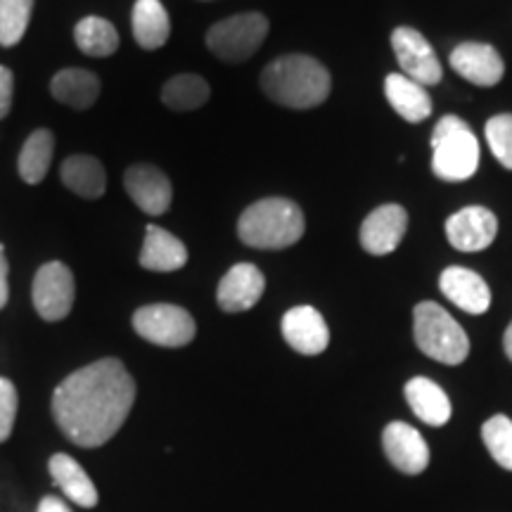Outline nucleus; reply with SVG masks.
Wrapping results in <instances>:
<instances>
[{
    "instance_id": "1",
    "label": "nucleus",
    "mask_w": 512,
    "mask_h": 512,
    "mask_svg": "<svg viewBox=\"0 0 512 512\" xmlns=\"http://www.w3.org/2000/svg\"><path fill=\"white\" fill-rule=\"evenodd\" d=\"M136 403V382L119 358H100L76 370L53 392V418L81 448L107 444Z\"/></svg>"
},
{
    "instance_id": "2",
    "label": "nucleus",
    "mask_w": 512,
    "mask_h": 512,
    "mask_svg": "<svg viewBox=\"0 0 512 512\" xmlns=\"http://www.w3.org/2000/svg\"><path fill=\"white\" fill-rule=\"evenodd\" d=\"M261 88L278 105L290 110H311L328 100L332 79L316 57L285 55L264 69Z\"/></svg>"
},
{
    "instance_id": "3",
    "label": "nucleus",
    "mask_w": 512,
    "mask_h": 512,
    "mask_svg": "<svg viewBox=\"0 0 512 512\" xmlns=\"http://www.w3.org/2000/svg\"><path fill=\"white\" fill-rule=\"evenodd\" d=\"M306 230L304 211L285 197H266L242 211L238 235L247 247L285 249L297 245Z\"/></svg>"
},
{
    "instance_id": "4",
    "label": "nucleus",
    "mask_w": 512,
    "mask_h": 512,
    "mask_svg": "<svg viewBox=\"0 0 512 512\" xmlns=\"http://www.w3.org/2000/svg\"><path fill=\"white\" fill-rule=\"evenodd\" d=\"M479 169V140L456 114H446L432 131V171L446 183H463Z\"/></svg>"
},
{
    "instance_id": "5",
    "label": "nucleus",
    "mask_w": 512,
    "mask_h": 512,
    "mask_svg": "<svg viewBox=\"0 0 512 512\" xmlns=\"http://www.w3.org/2000/svg\"><path fill=\"white\" fill-rule=\"evenodd\" d=\"M413 332L415 344L425 356L444 366H460L470 354V339L465 330L448 316L446 309H441L434 302H422L413 311Z\"/></svg>"
},
{
    "instance_id": "6",
    "label": "nucleus",
    "mask_w": 512,
    "mask_h": 512,
    "mask_svg": "<svg viewBox=\"0 0 512 512\" xmlns=\"http://www.w3.org/2000/svg\"><path fill=\"white\" fill-rule=\"evenodd\" d=\"M268 36V19L261 12H242L207 31V48L223 62H245Z\"/></svg>"
},
{
    "instance_id": "7",
    "label": "nucleus",
    "mask_w": 512,
    "mask_h": 512,
    "mask_svg": "<svg viewBox=\"0 0 512 512\" xmlns=\"http://www.w3.org/2000/svg\"><path fill=\"white\" fill-rule=\"evenodd\" d=\"M133 328L145 342L178 349L195 339L197 325L188 311L176 304H150L133 313Z\"/></svg>"
},
{
    "instance_id": "8",
    "label": "nucleus",
    "mask_w": 512,
    "mask_h": 512,
    "mask_svg": "<svg viewBox=\"0 0 512 512\" xmlns=\"http://www.w3.org/2000/svg\"><path fill=\"white\" fill-rule=\"evenodd\" d=\"M76 283L74 273L69 271L62 261H48L36 271L34 287H31V299L38 316L48 323L64 320L74 309Z\"/></svg>"
},
{
    "instance_id": "9",
    "label": "nucleus",
    "mask_w": 512,
    "mask_h": 512,
    "mask_svg": "<svg viewBox=\"0 0 512 512\" xmlns=\"http://www.w3.org/2000/svg\"><path fill=\"white\" fill-rule=\"evenodd\" d=\"M392 48L396 60H399L403 74L408 79L418 81L420 86H437L444 76L441 62L434 48L418 29L399 27L392 31Z\"/></svg>"
},
{
    "instance_id": "10",
    "label": "nucleus",
    "mask_w": 512,
    "mask_h": 512,
    "mask_svg": "<svg viewBox=\"0 0 512 512\" xmlns=\"http://www.w3.org/2000/svg\"><path fill=\"white\" fill-rule=\"evenodd\" d=\"M498 219L486 207H465L448 216L446 238L458 252H482L496 240Z\"/></svg>"
},
{
    "instance_id": "11",
    "label": "nucleus",
    "mask_w": 512,
    "mask_h": 512,
    "mask_svg": "<svg viewBox=\"0 0 512 512\" xmlns=\"http://www.w3.org/2000/svg\"><path fill=\"white\" fill-rule=\"evenodd\" d=\"M124 188L136 207L147 216H162L171 207V181L152 164H136L124 174Z\"/></svg>"
},
{
    "instance_id": "12",
    "label": "nucleus",
    "mask_w": 512,
    "mask_h": 512,
    "mask_svg": "<svg viewBox=\"0 0 512 512\" xmlns=\"http://www.w3.org/2000/svg\"><path fill=\"white\" fill-rule=\"evenodd\" d=\"M382 446L389 463L406 475H420L430 465V446L422 434L406 422H389L382 432Z\"/></svg>"
},
{
    "instance_id": "13",
    "label": "nucleus",
    "mask_w": 512,
    "mask_h": 512,
    "mask_svg": "<svg viewBox=\"0 0 512 512\" xmlns=\"http://www.w3.org/2000/svg\"><path fill=\"white\" fill-rule=\"evenodd\" d=\"M283 337L302 356H318L328 349L330 330L313 306H294L283 316Z\"/></svg>"
},
{
    "instance_id": "14",
    "label": "nucleus",
    "mask_w": 512,
    "mask_h": 512,
    "mask_svg": "<svg viewBox=\"0 0 512 512\" xmlns=\"http://www.w3.org/2000/svg\"><path fill=\"white\" fill-rule=\"evenodd\" d=\"M408 228V214L399 204H382L361 226V245L368 254H392L401 245Z\"/></svg>"
},
{
    "instance_id": "15",
    "label": "nucleus",
    "mask_w": 512,
    "mask_h": 512,
    "mask_svg": "<svg viewBox=\"0 0 512 512\" xmlns=\"http://www.w3.org/2000/svg\"><path fill=\"white\" fill-rule=\"evenodd\" d=\"M448 60L463 79L482 88L496 86L505 74L503 57L489 43H460L451 50Z\"/></svg>"
},
{
    "instance_id": "16",
    "label": "nucleus",
    "mask_w": 512,
    "mask_h": 512,
    "mask_svg": "<svg viewBox=\"0 0 512 512\" xmlns=\"http://www.w3.org/2000/svg\"><path fill=\"white\" fill-rule=\"evenodd\" d=\"M266 278L254 264H235L223 275L216 302L226 313H242L259 304L264 297Z\"/></svg>"
},
{
    "instance_id": "17",
    "label": "nucleus",
    "mask_w": 512,
    "mask_h": 512,
    "mask_svg": "<svg viewBox=\"0 0 512 512\" xmlns=\"http://www.w3.org/2000/svg\"><path fill=\"white\" fill-rule=\"evenodd\" d=\"M439 287L448 302H453L465 313L479 316V313L489 311L491 306L489 285L484 283L482 275L470 271V268H463V266L446 268L439 278Z\"/></svg>"
},
{
    "instance_id": "18",
    "label": "nucleus",
    "mask_w": 512,
    "mask_h": 512,
    "mask_svg": "<svg viewBox=\"0 0 512 512\" xmlns=\"http://www.w3.org/2000/svg\"><path fill=\"white\" fill-rule=\"evenodd\" d=\"M188 264V249L176 235L159 226H147L140 249V266L155 273H174Z\"/></svg>"
},
{
    "instance_id": "19",
    "label": "nucleus",
    "mask_w": 512,
    "mask_h": 512,
    "mask_svg": "<svg viewBox=\"0 0 512 512\" xmlns=\"http://www.w3.org/2000/svg\"><path fill=\"white\" fill-rule=\"evenodd\" d=\"M384 95L392 110L408 124H420L432 114V98L418 81L406 74H389L384 79Z\"/></svg>"
},
{
    "instance_id": "20",
    "label": "nucleus",
    "mask_w": 512,
    "mask_h": 512,
    "mask_svg": "<svg viewBox=\"0 0 512 512\" xmlns=\"http://www.w3.org/2000/svg\"><path fill=\"white\" fill-rule=\"evenodd\" d=\"M50 477L60 486L62 494L79 508H95L98 505V489L88 472L67 453H55L48 463Z\"/></svg>"
},
{
    "instance_id": "21",
    "label": "nucleus",
    "mask_w": 512,
    "mask_h": 512,
    "mask_svg": "<svg viewBox=\"0 0 512 512\" xmlns=\"http://www.w3.org/2000/svg\"><path fill=\"white\" fill-rule=\"evenodd\" d=\"M50 93L57 102L72 110H88L100 98V79L81 67L62 69L50 81Z\"/></svg>"
},
{
    "instance_id": "22",
    "label": "nucleus",
    "mask_w": 512,
    "mask_h": 512,
    "mask_svg": "<svg viewBox=\"0 0 512 512\" xmlns=\"http://www.w3.org/2000/svg\"><path fill=\"white\" fill-rule=\"evenodd\" d=\"M403 392H406V401L411 411L425 425L441 427L451 420V399H448L437 382L427 380V377H413V380H408Z\"/></svg>"
},
{
    "instance_id": "23",
    "label": "nucleus",
    "mask_w": 512,
    "mask_h": 512,
    "mask_svg": "<svg viewBox=\"0 0 512 512\" xmlns=\"http://www.w3.org/2000/svg\"><path fill=\"white\" fill-rule=\"evenodd\" d=\"M133 36L143 50H159L171 36L169 12L162 0H136L133 5Z\"/></svg>"
},
{
    "instance_id": "24",
    "label": "nucleus",
    "mask_w": 512,
    "mask_h": 512,
    "mask_svg": "<svg viewBox=\"0 0 512 512\" xmlns=\"http://www.w3.org/2000/svg\"><path fill=\"white\" fill-rule=\"evenodd\" d=\"M62 183L67 185L74 195L83 197V200H98L107 188V174L105 166L100 159L91 155H74L64 159L60 169Z\"/></svg>"
},
{
    "instance_id": "25",
    "label": "nucleus",
    "mask_w": 512,
    "mask_h": 512,
    "mask_svg": "<svg viewBox=\"0 0 512 512\" xmlns=\"http://www.w3.org/2000/svg\"><path fill=\"white\" fill-rule=\"evenodd\" d=\"M55 152V136L48 131V128H38V131L31 133L27 143L22 147V155H19V176H22L24 183L38 185L46 178L50 162H53Z\"/></svg>"
},
{
    "instance_id": "26",
    "label": "nucleus",
    "mask_w": 512,
    "mask_h": 512,
    "mask_svg": "<svg viewBox=\"0 0 512 512\" xmlns=\"http://www.w3.org/2000/svg\"><path fill=\"white\" fill-rule=\"evenodd\" d=\"M74 41L88 57H110L119 50L117 29L105 17H83L74 27Z\"/></svg>"
},
{
    "instance_id": "27",
    "label": "nucleus",
    "mask_w": 512,
    "mask_h": 512,
    "mask_svg": "<svg viewBox=\"0 0 512 512\" xmlns=\"http://www.w3.org/2000/svg\"><path fill=\"white\" fill-rule=\"evenodd\" d=\"M211 98L209 83L197 74H178L169 79L162 88V102L174 112L200 110Z\"/></svg>"
},
{
    "instance_id": "28",
    "label": "nucleus",
    "mask_w": 512,
    "mask_h": 512,
    "mask_svg": "<svg viewBox=\"0 0 512 512\" xmlns=\"http://www.w3.org/2000/svg\"><path fill=\"white\" fill-rule=\"evenodd\" d=\"M34 0H0V46L12 48L27 34Z\"/></svg>"
},
{
    "instance_id": "29",
    "label": "nucleus",
    "mask_w": 512,
    "mask_h": 512,
    "mask_svg": "<svg viewBox=\"0 0 512 512\" xmlns=\"http://www.w3.org/2000/svg\"><path fill=\"white\" fill-rule=\"evenodd\" d=\"M482 439L489 456L496 460L503 470L512 472V420L505 415H494L484 422Z\"/></svg>"
},
{
    "instance_id": "30",
    "label": "nucleus",
    "mask_w": 512,
    "mask_h": 512,
    "mask_svg": "<svg viewBox=\"0 0 512 512\" xmlns=\"http://www.w3.org/2000/svg\"><path fill=\"white\" fill-rule=\"evenodd\" d=\"M486 143L501 166L512 171V114H496L486 121Z\"/></svg>"
},
{
    "instance_id": "31",
    "label": "nucleus",
    "mask_w": 512,
    "mask_h": 512,
    "mask_svg": "<svg viewBox=\"0 0 512 512\" xmlns=\"http://www.w3.org/2000/svg\"><path fill=\"white\" fill-rule=\"evenodd\" d=\"M17 389L8 377H0V444L10 439L17 418Z\"/></svg>"
},
{
    "instance_id": "32",
    "label": "nucleus",
    "mask_w": 512,
    "mask_h": 512,
    "mask_svg": "<svg viewBox=\"0 0 512 512\" xmlns=\"http://www.w3.org/2000/svg\"><path fill=\"white\" fill-rule=\"evenodd\" d=\"M12 95H15V76L8 67L0 64V119H5L12 110Z\"/></svg>"
},
{
    "instance_id": "33",
    "label": "nucleus",
    "mask_w": 512,
    "mask_h": 512,
    "mask_svg": "<svg viewBox=\"0 0 512 512\" xmlns=\"http://www.w3.org/2000/svg\"><path fill=\"white\" fill-rule=\"evenodd\" d=\"M8 273H10V264L5 259V247L0 245V309H5L10 299V285H8Z\"/></svg>"
},
{
    "instance_id": "34",
    "label": "nucleus",
    "mask_w": 512,
    "mask_h": 512,
    "mask_svg": "<svg viewBox=\"0 0 512 512\" xmlns=\"http://www.w3.org/2000/svg\"><path fill=\"white\" fill-rule=\"evenodd\" d=\"M36 512H72V510H69V505L64 503L62 498L46 496L41 503H38V510Z\"/></svg>"
},
{
    "instance_id": "35",
    "label": "nucleus",
    "mask_w": 512,
    "mask_h": 512,
    "mask_svg": "<svg viewBox=\"0 0 512 512\" xmlns=\"http://www.w3.org/2000/svg\"><path fill=\"white\" fill-rule=\"evenodd\" d=\"M503 349H505V356L512 361V323L508 325V330H505V337H503Z\"/></svg>"
}]
</instances>
